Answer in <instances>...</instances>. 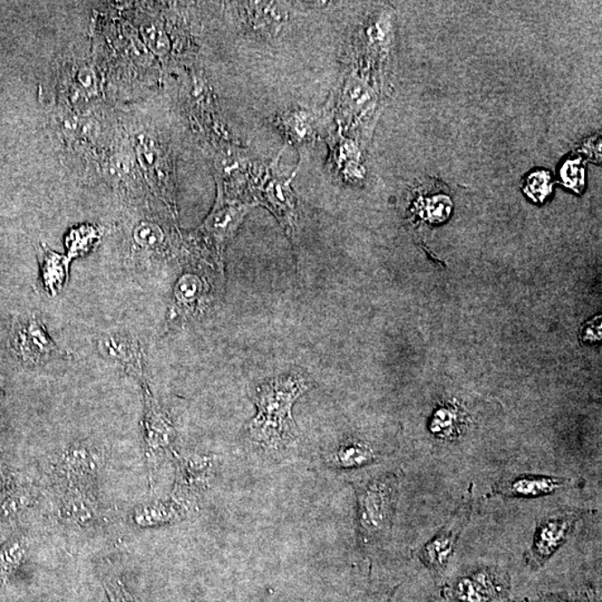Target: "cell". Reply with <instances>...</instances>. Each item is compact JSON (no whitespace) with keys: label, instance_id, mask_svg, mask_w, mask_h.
I'll return each mask as SVG.
<instances>
[{"label":"cell","instance_id":"8992f818","mask_svg":"<svg viewBox=\"0 0 602 602\" xmlns=\"http://www.w3.org/2000/svg\"><path fill=\"white\" fill-rule=\"evenodd\" d=\"M13 346L21 360L28 365H42L63 355L52 342L44 325L35 317L19 323L13 334Z\"/></svg>","mask_w":602,"mask_h":602},{"label":"cell","instance_id":"9a60e30c","mask_svg":"<svg viewBox=\"0 0 602 602\" xmlns=\"http://www.w3.org/2000/svg\"><path fill=\"white\" fill-rule=\"evenodd\" d=\"M100 353L108 361L121 365L130 374L143 380L142 353L136 337L123 332H109L99 341Z\"/></svg>","mask_w":602,"mask_h":602},{"label":"cell","instance_id":"8fae6325","mask_svg":"<svg viewBox=\"0 0 602 602\" xmlns=\"http://www.w3.org/2000/svg\"><path fill=\"white\" fill-rule=\"evenodd\" d=\"M466 510L458 511V517L453 518L447 527H444L419 551V560L437 576L447 570L456 552L458 537L467 518Z\"/></svg>","mask_w":602,"mask_h":602},{"label":"cell","instance_id":"2e32d148","mask_svg":"<svg viewBox=\"0 0 602 602\" xmlns=\"http://www.w3.org/2000/svg\"><path fill=\"white\" fill-rule=\"evenodd\" d=\"M190 509L189 505L174 498L146 502L134 508L132 521L141 529L164 527L183 521Z\"/></svg>","mask_w":602,"mask_h":602},{"label":"cell","instance_id":"ffe728a7","mask_svg":"<svg viewBox=\"0 0 602 602\" xmlns=\"http://www.w3.org/2000/svg\"><path fill=\"white\" fill-rule=\"evenodd\" d=\"M376 460V453L368 444L356 439L346 441L338 447L328 458V465L336 468H357L371 465Z\"/></svg>","mask_w":602,"mask_h":602},{"label":"cell","instance_id":"4fadbf2b","mask_svg":"<svg viewBox=\"0 0 602 602\" xmlns=\"http://www.w3.org/2000/svg\"><path fill=\"white\" fill-rule=\"evenodd\" d=\"M94 485H66L61 496L60 515L66 524L85 528L99 517V505Z\"/></svg>","mask_w":602,"mask_h":602},{"label":"cell","instance_id":"ac0fdd59","mask_svg":"<svg viewBox=\"0 0 602 602\" xmlns=\"http://www.w3.org/2000/svg\"><path fill=\"white\" fill-rule=\"evenodd\" d=\"M36 500V491L31 484H22L2 473L0 484V520L15 521L31 509Z\"/></svg>","mask_w":602,"mask_h":602},{"label":"cell","instance_id":"4316f807","mask_svg":"<svg viewBox=\"0 0 602 602\" xmlns=\"http://www.w3.org/2000/svg\"><path fill=\"white\" fill-rule=\"evenodd\" d=\"M601 336V324L600 319L592 320L586 325L584 331H582V339L586 342H596Z\"/></svg>","mask_w":602,"mask_h":602},{"label":"cell","instance_id":"603a6c76","mask_svg":"<svg viewBox=\"0 0 602 602\" xmlns=\"http://www.w3.org/2000/svg\"><path fill=\"white\" fill-rule=\"evenodd\" d=\"M133 238L134 241H136L138 246L149 248V249H155V248H157L164 243L165 233L157 224L143 221L138 223L136 229H134Z\"/></svg>","mask_w":602,"mask_h":602},{"label":"cell","instance_id":"5bb4252c","mask_svg":"<svg viewBox=\"0 0 602 602\" xmlns=\"http://www.w3.org/2000/svg\"><path fill=\"white\" fill-rule=\"evenodd\" d=\"M276 126L287 143L301 149L312 145L318 136L319 114L303 107L286 109L276 118Z\"/></svg>","mask_w":602,"mask_h":602},{"label":"cell","instance_id":"30bf717a","mask_svg":"<svg viewBox=\"0 0 602 602\" xmlns=\"http://www.w3.org/2000/svg\"><path fill=\"white\" fill-rule=\"evenodd\" d=\"M237 8L248 30L260 36L278 35L291 18L289 7L284 3H239Z\"/></svg>","mask_w":602,"mask_h":602},{"label":"cell","instance_id":"484cf974","mask_svg":"<svg viewBox=\"0 0 602 602\" xmlns=\"http://www.w3.org/2000/svg\"><path fill=\"white\" fill-rule=\"evenodd\" d=\"M563 171H565L566 174H571L563 176L567 183L566 184L572 189L577 191L579 190L581 185L584 184V170H582L579 162L569 161L568 164L565 165V167H563Z\"/></svg>","mask_w":602,"mask_h":602},{"label":"cell","instance_id":"d6986e66","mask_svg":"<svg viewBox=\"0 0 602 602\" xmlns=\"http://www.w3.org/2000/svg\"><path fill=\"white\" fill-rule=\"evenodd\" d=\"M31 541L25 534L13 535L0 546V590L25 562Z\"/></svg>","mask_w":602,"mask_h":602},{"label":"cell","instance_id":"ba28073f","mask_svg":"<svg viewBox=\"0 0 602 602\" xmlns=\"http://www.w3.org/2000/svg\"><path fill=\"white\" fill-rule=\"evenodd\" d=\"M508 580L489 568L458 578L453 587L458 602H495L508 595Z\"/></svg>","mask_w":602,"mask_h":602},{"label":"cell","instance_id":"7a4b0ae2","mask_svg":"<svg viewBox=\"0 0 602 602\" xmlns=\"http://www.w3.org/2000/svg\"><path fill=\"white\" fill-rule=\"evenodd\" d=\"M400 481L395 475H385L356 486L357 525L362 542L374 543L390 531Z\"/></svg>","mask_w":602,"mask_h":602},{"label":"cell","instance_id":"83f0119b","mask_svg":"<svg viewBox=\"0 0 602 602\" xmlns=\"http://www.w3.org/2000/svg\"><path fill=\"white\" fill-rule=\"evenodd\" d=\"M542 602H580L577 599H572L570 597L561 596V595H550L547 596Z\"/></svg>","mask_w":602,"mask_h":602},{"label":"cell","instance_id":"5b68a950","mask_svg":"<svg viewBox=\"0 0 602 602\" xmlns=\"http://www.w3.org/2000/svg\"><path fill=\"white\" fill-rule=\"evenodd\" d=\"M175 460L176 475L172 498L191 508L198 496L208 489L213 477L214 462L212 457L199 454H175Z\"/></svg>","mask_w":602,"mask_h":602},{"label":"cell","instance_id":"e0dca14e","mask_svg":"<svg viewBox=\"0 0 602 602\" xmlns=\"http://www.w3.org/2000/svg\"><path fill=\"white\" fill-rule=\"evenodd\" d=\"M567 482L561 477L525 475L499 484L494 491L510 498H540L556 494L567 485Z\"/></svg>","mask_w":602,"mask_h":602},{"label":"cell","instance_id":"277c9868","mask_svg":"<svg viewBox=\"0 0 602 602\" xmlns=\"http://www.w3.org/2000/svg\"><path fill=\"white\" fill-rule=\"evenodd\" d=\"M145 390V418H143V429H145V456L152 484L153 475L156 470L161 457L167 451H172L176 433L174 424L164 409L153 398L149 386L143 384Z\"/></svg>","mask_w":602,"mask_h":602},{"label":"cell","instance_id":"d4e9b609","mask_svg":"<svg viewBox=\"0 0 602 602\" xmlns=\"http://www.w3.org/2000/svg\"><path fill=\"white\" fill-rule=\"evenodd\" d=\"M525 191L530 197L541 202L551 191L550 174L542 171L530 175L525 184Z\"/></svg>","mask_w":602,"mask_h":602},{"label":"cell","instance_id":"cb8c5ba5","mask_svg":"<svg viewBox=\"0 0 602 602\" xmlns=\"http://www.w3.org/2000/svg\"><path fill=\"white\" fill-rule=\"evenodd\" d=\"M104 589L108 602H140L119 577H108L104 580Z\"/></svg>","mask_w":602,"mask_h":602},{"label":"cell","instance_id":"7c38bea8","mask_svg":"<svg viewBox=\"0 0 602 602\" xmlns=\"http://www.w3.org/2000/svg\"><path fill=\"white\" fill-rule=\"evenodd\" d=\"M99 456L93 448L76 444L67 448L57 466V475L66 485H94L99 473Z\"/></svg>","mask_w":602,"mask_h":602},{"label":"cell","instance_id":"3957f363","mask_svg":"<svg viewBox=\"0 0 602 602\" xmlns=\"http://www.w3.org/2000/svg\"><path fill=\"white\" fill-rule=\"evenodd\" d=\"M280 155L269 164H261L251 183V193L279 220L288 236H294L297 223V210L293 190L296 170L288 178L281 174Z\"/></svg>","mask_w":602,"mask_h":602},{"label":"cell","instance_id":"6da1fadb","mask_svg":"<svg viewBox=\"0 0 602 602\" xmlns=\"http://www.w3.org/2000/svg\"><path fill=\"white\" fill-rule=\"evenodd\" d=\"M312 386V381L301 372L275 377L258 386L252 398L257 414L247 424L251 441L270 451L290 446L298 435L294 405Z\"/></svg>","mask_w":602,"mask_h":602},{"label":"cell","instance_id":"44dd1931","mask_svg":"<svg viewBox=\"0 0 602 602\" xmlns=\"http://www.w3.org/2000/svg\"><path fill=\"white\" fill-rule=\"evenodd\" d=\"M466 417L456 406L446 405L435 410L429 429L439 438L454 439L465 428Z\"/></svg>","mask_w":602,"mask_h":602},{"label":"cell","instance_id":"7402d4cb","mask_svg":"<svg viewBox=\"0 0 602 602\" xmlns=\"http://www.w3.org/2000/svg\"><path fill=\"white\" fill-rule=\"evenodd\" d=\"M202 283L197 276L184 275L181 277L178 284L175 286L174 296L176 304L181 308H194L202 296Z\"/></svg>","mask_w":602,"mask_h":602},{"label":"cell","instance_id":"9c48e42d","mask_svg":"<svg viewBox=\"0 0 602 602\" xmlns=\"http://www.w3.org/2000/svg\"><path fill=\"white\" fill-rule=\"evenodd\" d=\"M579 513H569L543 520L535 531L530 561L533 567H541L559 548L567 541L573 527L579 520Z\"/></svg>","mask_w":602,"mask_h":602},{"label":"cell","instance_id":"52a82bcc","mask_svg":"<svg viewBox=\"0 0 602 602\" xmlns=\"http://www.w3.org/2000/svg\"><path fill=\"white\" fill-rule=\"evenodd\" d=\"M256 202L228 197L220 193L212 214L204 223V230L221 249L238 230L247 214L256 207Z\"/></svg>","mask_w":602,"mask_h":602}]
</instances>
